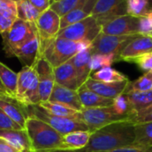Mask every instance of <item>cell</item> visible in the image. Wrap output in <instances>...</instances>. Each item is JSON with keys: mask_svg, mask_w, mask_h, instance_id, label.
Returning <instances> with one entry per match:
<instances>
[{"mask_svg": "<svg viewBox=\"0 0 152 152\" xmlns=\"http://www.w3.org/2000/svg\"><path fill=\"white\" fill-rule=\"evenodd\" d=\"M129 79L123 82L117 83H103L99 82L91 77H90L87 82L84 83L90 90L98 93L99 95L107 98V99H115L121 94H124L129 85Z\"/></svg>", "mask_w": 152, "mask_h": 152, "instance_id": "obj_15", "label": "cell"}, {"mask_svg": "<svg viewBox=\"0 0 152 152\" xmlns=\"http://www.w3.org/2000/svg\"><path fill=\"white\" fill-rule=\"evenodd\" d=\"M1 36L4 51L7 56L11 57L15 50L38 36V31L35 23L17 19L10 30L1 34Z\"/></svg>", "mask_w": 152, "mask_h": 152, "instance_id": "obj_3", "label": "cell"}, {"mask_svg": "<svg viewBox=\"0 0 152 152\" xmlns=\"http://www.w3.org/2000/svg\"><path fill=\"white\" fill-rule=\"evenodd\" d=\"M25 109L28 116H35L44 121L62 135H65L75 131H89L87 125L82 120L71 119L51 115L39 105L25 107Z\"/></svg>", "mask_w": 152, "mask_h": 152, "instance_id": "obj_6", "label": "cell"}, {"mask_svg": "<svg viewBox=\"0 0 152 152\" xmlns=\"http://www.w3.org/2000/svg\"><path fill=\"white\" fill-rule=\"evenodd\" d=\"M39 106H40L43 109H45L49 114L56 115V116L82 120V112L75 110V109H73L70 107H67L64 104L47 101V102L39 104Z\"/></svg>", "mask_w": 152, "mask_h": 152, "instance_id": "obj_26", "label": "cell"}, {"mask_svg": "<svg viewBox=\"0 0 152 152\" xmlns=\"http://www.w3.org/2000/svg\"><path fill=\"white\" fill-rule=\"evenodd\" d=\"M127 15L126 0H98L92 15L102 27L115 17Z\"/></svg>", "mask_w": 152, "mask_h": 152, "instance_id": "obj_12", "label": "cell"}, {"mask_svg": "<svg viewBox=\"0 0 152 152\" xmlns=\"http://www.w3.org/2000/svg\"><path fill=\"white\" fill-rule=\"evenodd\" d=\"M85 0H57L52 1L50 8L60 17L64 16L73 9L80 7Z\"/></svg>", "mask_w": 152, "mask_h": 152, "instance_id": "obj_31", "label": "cell"}, {"mask_svg": "<svg viewBox=\"0 0 152 152\" xmlns=\"http://www.w3.org/2000/svg\"><path fill=\"white\" fill-rule=\"evenodd\" d=\"M13 24H14L13 22L9 21L8 19H7L5 16H3L0 14V34H3L7 31H9Z\"/></svg>", "mask_w": 152, "mask_h": 152, "instance_id": "obj_43", "label": "cell"}, {"mask_svg": "<svg viewBox=\"0 0 152 152\" xmlns=\"http://www.w3.org/2000/svg\"><path fill=\"white\" fill-rule=\"evenodd\" d=\"M23 128L0 108V131L22 130Z\"/></svg>", "mask_w": 152, "mask_h": 152, "instance_id": "obj_38", "label": "cell"}, {"mask_svg": "<svg viewBox=\"0 0 152 152\" xmlns=\"http://www.w3.org/2000/svg\"><path fill=\"white\" fill-rule=\"evenodd\" d=\"M97 1L98 0H85L80 7L61 17V29L91 16Z\"/></svg>", "mask_w": 152, "mask_h": 152, "instance_id": "obj_21", "label": "cell"}, {"mask_svg": "<svg viewBox=\"0 0 152 152\" xmlns=\"http://www.w3.org/2000/svg\"><path fill=\"white\" fill-rule=\"evenodd\" d=\"M150 122H152V105L136 112L131 119V123H132L133 124H145Z\"/></svg>", "mask_w": 152, "mask_h": 152, "instance_id": "obj_37", "label": "cell"}, {"mask_svg": "<svg viewBox=\"0 0 152 152\" xmlns=\"http://www.w3.org/2000/svg\"><path fill=\"white\" fill-rule=\"evenodd\" d=\"M126 91H152V72H148L133 82H130Z\"/></svg>", "mask_w": 152, "mask_h": 152, "instance_id": "obj_34", "label": "cell"}, {"mask_svg": "<svg viewBox=\"0 0 152 152\" xmlns=\"http://www.w3.org/2000/svg\"><path fill=\"white\" fill-rule=\"evenodd\" d=\"M149 35H150V36H151V37H152V32H151V33H150V34H149Z\"/></svg>", "mask_w": 152, "mask_h": 152, "instance_id": "obj_49", "label": "cell"}, {"mask_svg": "<svg viewBox=\"0 0 152 152\" xmlns=\"http://www.w3.org/2000/svg\"><path fill=\"white\" fill-rule=\"evenodd\" d=\"M135 142L138 145H152V122L134 124Z\"/></svg>", "mask_w": 152, "mask_h": 152, "instance_id": "obj_30", "label": "cell"}, {"mask_svg": "<svg viewBox=\"0 0 152 152\" xmlns=\"http://www.w3.org/2000/svg\"><path fill=\"white\" fill-rule=\"evenodd\" d=\"M48 101L64 104L67 107H70L80 112L83 109V107L81 102L77 91H73V90L63 87L57 83L55 84V87L53 89L52 94Z\"/></svg>", "mask_w": 152, "mask_h": 152, "instance_id": "obj_17", "label": "cell"}, {"mask_svg": "<svg viewBox=\"0 0 152 152\" xmlns=\"http://www.w3.org/2000/svg\"><path fill=\"white\" fill-rule=\"evenodd\" d=\"M124 94L128 99L132 115L136 112L152 105V91H125Z\"/></svg>", "mask_w": 152, "mask_h": 152, "instance_id": "obj_25", "label": "cell"}, {"mask_svg": "<svg viewBox=\"0 0 152 152\" xmlns=\"http://www.w3.org/2000/svg\"><path fill=\"white\" fill-rule=\"evenodd\" d=\"M152 52V37L150 35H138L121 52L119 61L132 62L145 54Z\"/></svg>", "mask_w": 152, "mask_h": 152, "instance_id": "obj_14", "label": "cell"}, {"mask_svg": "<svg viewBox=\"0 0 152 152\" xmlns=\"http://www.w3.org/2000/svg\"><path fill=\"white\" fill-rule=\"evenodd\" d=\"M26 130L35 152H52L62 150L63 136L44 121L29 115Z\"/></svg>", "mask_w": 152, "mask_h": 152, "instance_id": "obj_2", "label": "cell"}, {"mask_svg": "<svg viewBox=\"0 0 152 152\" xmlns=\"http://www.w3.org/2000/svg\"><path fill=\"white\" fill-rule=\"evenodd\" d=\"M13 56L17 57L23 66L34 67L39 58L41 56L39 35L15 50Z\"/></svg>", "mask_w": 152, "mask_h": 152, "instance_id": "obj_18", "label": "cell"}, {"mask_svg": "<svg viewBox=\"0 0 152 152\" xmlns=\"http://www.w3.org/2000/svg\"><path fill=\"white\" fill-rule=\"evenodd\" d=\"M31 3L42 14L50 8L52 0H30Z\"/></svg>", "mask_w": 152, "mask_h": 152, "instance_id": "obj_42", "label": "cell"}, {"mask_svg": "<svg viewBox=\"0 0 152 152\" xmlns=\"http://www.w3.org/2000/svg\"><path fill=\"white\" fill-rule=\"evenodd\" d=\"M0 152H18L9 142L0 138Z\"/></svg>", "mask_w": 152, "mask_h": 152, "instance_id": "obj_44", "label": "cell"}, {"mask_svg": "<svg viewBox=\"0 0 152 152\" xmlns=\"http://www.w3.org/2000/svg\"><path fill=\"white\" fill-rule=\"evenodd\" d=\"M54 72L56 83L73 91H78L80 88L77 72L72 60L54 68Z\"/></svg>", "mask_w": 152, "mask_h": 152, "instance_id": "obj_16", "label": "cell"}, {"mask_svg": "<svg viewBox=\"0 0 152 152\" xmlns=\"http://www.w3.org/2000/svg\"><path fill=\"white\" fill-rule=\"evenodd\" d=\"M79 53L78 42L56 37L40 47V55L54 67L71 60Z\"/></svg>", "mask_w": 152, "mask_h": 152, "instance_id": "obj_5", "label": "cell"}, {"mask_svg": "<svg viewBox=\"0 0 152 152\" xmlns=\"http://www.w3.org/2000/svg\"><path fill=\"white\" fill-rule=\"evenodd\" d=\"M18 19L36 23L41 13L31 3L30 0H20L17 2Z\"/></svg>", "mask_w": 152, "mask_h": 152, "instance_id": "obj_28", "label": "cell"}, {"mask_svg": "<svg viewBox=\"0 0 152 152\" xmlns=\"http://www.w3.org/2000/svg\"><path fill=\"white\" fill-rule=\"evenodd\" d=\"M148 3V6L150 7V9H152V0H147Z\"/></svg>", "mask_w": 152, "mask_h": 152, "instance_id": "obj_47", "label": "cell"}, {"mask_svg": "<svg viewBox=\"0 0 152 152\" xmlns=\"http://www.w3.org/2000/svg\"><path fill=\"white\" fill-rule=\"evenodd\" d=\"M107 152H152V145H138L133 144L120 148H116Z\"/></svg>", "mask_w": 152, "mask_h": 152, "instance_id": "obj_41", "label": "cell"}, {"mask_svg": "<svg viewBox=\"0 0 152 152\" xmlns=\"http://www.w3.org/2000/svg\"><path fill=\"white\" fill-rule=\"evenodd\" d=\"M138 35L140 34L115 36L100 32L91 43V53L92 55H115L117 58V61H119V56L121 52Z\"/></svg>", "mask_w": 152, "mask_h": 152, "instance_id": "obj_9", "label": "cell"}, {"mask_svg": "<svg viewBox=\"0 0 152 152\" xmlns=\"http://www.w3.org/2000/svg\"><path fill=\"white\" fill-rule=\"evenodd\" d=\"M101 29L102 27L98 23L96 17L91 15L78 23L61 29L57 37L74 42L87 41L92 43L101 32Z\"/></svg>", "mask_w": 152, "mask_h": 152, "instance_id": "obj_7", "label": "cell"}, {"mask_svg": "<svg viewBox=\"0 0 152 152\" xmlns=\"http://www.w3.org/2000/svg\"><path fill=\"white\" fill-rule=\"evenodd\" d=\"M40 47L57 37L61 30V17L51 8L43 12L36 22Z\"/></svg>", "mask_w": 152, "mask_h": 152, "instance_id": "obj_10", "label": "cell"}, {"mask_svg": "<svg viewBox=\"0 0 152 152\" xmlns=\"http://www.w3.org/2000/svg\"><path fill=\"white\" fill-rule=\"evenodd\" d=\"M91 131H75L63 136L62 150H80L89 143L92 135Z\"/></svg>", "mask_w": 152, "mask_h": 152, "instance_id": "obj_24", "label": "cell"}, {"mask_svg": "<svg viewBox=\"0 0 152 152\" xmlns=\"http://www.w3.org/2000/svg\"><path fill=\"white\" fill-rule=\"evenodd\" d=\"M135 137V127L132 123L128 121L116 122L94 132L87 146L76 151L107 152L133 145Z\"/></svg>", "mask_w": 152, "mask_h": 152, "instance_id": "obj_1", "label": "cell"}, {"mask_svg": "<svg viewBox=\"0 0 152 152\" xmlns=\"http://www.w3.org/2000/svg\"><path fill=\"white\" fill-rule=\"evenodd\" d=\"M34 67L39 78L40 103H44L49 100L56 84L54 67L43 56L39 58Z\"/></svg>", "mask_w": 152, "mask_h": 152, "instance_id": "obj_13", "label": "cell"}, {"mask_svg": "<svg viewBox=\"0 0 152 152\" xmlns=\"http://www.w3.org/2000/svg\"><path fill=\"white\" fill-rule=\"evenodd\" d=\"M52 152H78L76 150H56V151H52Z\"/></svg>", "mask_w": 152, "mask_h": 152, "instance_id": "obj_46", "label": "cell"}, {"mask_svg": "<svg viewBox=\"0 0 152 152\" xmlns=\"http://www.w3.org/2000/svg\"><path fill=\"white\" fill-rule=\"evenodd\" d=\"M77 91L83 108L107 107H111L114 103V99L99 95L98 93L90 90L85 84L82 85Z\"/></svg>", "mask_w": 152, "mask_h": 152, "instance_id": "obj_22", "label": "cell"}, {"mask_svg": "<svg viewBox=\"0 0 152 152\" xmlns=\"http://www.w3.org/2000/svg\"><path fill=\"white\" fill-rule=\"evenodd\" d=\"M82 120L87 125L89 131L94 132L107 125L116 122H131L132 115H120L115 112L112 106L107 107L83 108L82 111Z\"/></svg>", "mask_w": 152, "mask_h": 152, "instance_id": "obj_8", "label": "cell"}, {"mask_svg": "<svg viewBox=\"0 0 152 152\" xmlns=\"http://www.w3.org/2000/svg\"><path fill=\"white\" fill-rule=\"evenodd\" d=\"M14 1H15V2H18V1H20V0H14Z\"/></svg>", "mask_w": 152, "mask_h": 152, "instance_id": "obj_48", "label": "cell"}, {"mask_svg": "<svg viewBox=\"0 0 152 152\" xmlns=\"http://www.w3.org/2000/svg\"><path fill=\"white\" fill-rule=\"evenodd\" d=\"M91 77L96 81L103 83H117L128 80L124 74L111 67H105L95 72H92Z\"/></svg>", "mask_w": 152, "mask_h": 152, "instance_id": "obj_29", "label": "cell"}, {"mask_svg": "<svg viewBox=\"0 0 152 152\" xmlns=\"http://www.w3.org/2000/svg\"><path fill=\"white\" fill-rule=\"evenodd\" d=\"M0 108L23 129H26L28 115L24 106L15 99L3 97L0 98Z\"/></svg>", "mask_w": 152, "mask_h": 152, "instance_id": "obj_19", "label": "cell"}, {"mask_svg": "<svg viewBox=\"0 0 152 152\" xmlns=\"http://www.w3.org/2000/svg\"><path fill=\"white\" fill-rule=\"evenodd\" d=\"M52 1H57V0H52Z\"/></svg>", "mask_w": 152, "mask_h": 152, "instance_id": "obj_50", "label": "cell"}, {"mask_svg": "<svg viewBox=\"0 0 152 152\" xmlns=\"http://www.w3.org/2000/svg\"><path fill=\"white\" fill-rule=\"evenodd\" d=\"M0 138L9 142L18 152H35L26 129L0 131Z\"/></svg>", "mask_w": 152, "mask_h": 152, "instance_id": "obj_20", "label": "cell"}, {"mask_svg": "<svg viewBox=\"0 0 152 152\" xmlns=\"http://www.w3.org/2000/svg\"><path fill=\"white\" fill-rule=\"evenodd\" d=\"M0 81L8 91L11 98L15 99L18 84V73L0 62Z\"/></svg>", "mask_w": 152, "mask_h": 152, "instance_id": "obj_27", "label": "cell"}, {"mask_svg": "<svg viewBox=\"0 0 152 152\" xmlns=\"http://www.w3.org/2000/svg\"><path fill=\"white\" fill-rule=\"evenodd\" d=\"M0 14L15 23L18 19L17 2L14 0H0Z\"/></svg>", "mask_w": 152, "mask_h": 152, "instance_id": "obj_35", "label": "cell"}, {"mask_svg": "<svg viewBox=\"0 0 152 152\" xmlns=\"http://www.w3.org/2000/svg\"><path fill=\"white\" fill-rule=\"evenodd\" d=\"M132 63H135L143 72H152V52L135 58Z\"/></svg>", "mask_w": 152, "mask_h": 152, "instance_id": "obj_40", "label": "cell"}, {"mask_svg": "<svg viewBox=\"0 0 152 152\" xmlns=\"http://www.w3.org/2000/svg\"><path fill=\"white\" fill-rule=\"evenodd\" d=\"M3 97H7V98H11V96L9 95L8 91H7V89L4 87V85L2 84L1 81H0V98ZM13 99V98H12Z\"/></svg>", "mask_w": 152, "mask_h": 152, "instance_id": "obj_45", "label": "cell"}, {"mask_svg": "<svg viewBox=\"0 0 152 152\" xmlns=\"http://www.w3.org/2000/svg\"><path fill=\"white\" fill-rule=\"evenodd\" d=\"M15 99L24 107L40 104L39 78L35 67L23 66L19 72Z\"/></svg>", "mask_w": 152, "mask_h": 152, "instance_id": "obj_4", "label": "cell"}, {"mask_svg": "<svg viewBox=\"0 0 152 152\" xmlns=\"http://www.w3.org/2000/svg\"><path fill=\"white\" fill-rule=\"evenodd\" d=\"M117 62V58L115 55H100L94 54L91 56L90 66L91 73L95 72L102 68L110 67L113 63Z\"/></svg>", "mask_w": 152, "mask_h": 152, "instance_id": "obj_32", "label": "cell"}, {"mask_svg": "<svg viewBox=\"0 0 152 152\" xmlns=\"http://www.w3.org/2000/svg\"><path fill=\"white\" fill-rule=\"evenodd\" d=\"M127 15L134 17H141L145 15L150 7L147 0H126Z\"/></svg>", "mask_w": 152, "mask_h": 152, "instance_id": "obj_33", "label": "cell"}, {"mask_svg": "<svg viewBox=\"0 0 152 152\" xmlns=\"http://www.w3.org/2000/svg\"><path fill=\"white\" fill-rule=\"evenodd\" d=\"M140 32L143 35H149L152 32V9L140 17Z\"/></svg>", "mask_w": 152, "mask_h": 152, "instance_id": "obj_39", "label": "cell"}, {"mask_svg": "<svg viewBox=\"0 0 152 152\" xmlns=\"http://www.w3.org/2000/svg\"><path fill=\"white\" fill-rule=\"evenodd\" d=\"M112 107L115 110V112L120 115H132V113L131 111L130 104L124 93L114 99V103L112 105Z\"/></svg>", "mask_w": 152, "mask_h": 152, "instance_id": "obj_36", "label": "cell"}, {"mask_svg": "<svg viewBox=\"0 0 152 152\" xmlns=\"http://www.w3.org/2000/svg\"><path fill=\"white\" fill-rule=\"evenodd\" d=\"M101 32L107 35H136L140 32V18L124 15L114 18L102 26Z\"/></svg>", "mask_w": 152, "mask_h": 152, "instance_id": "obj_11", "label": "cell"}, {"mask_svg": "<svg viewBox=\"0 0 152 152\" xmlns=\"http://www.w3.org/2000/svg\"><path fill=\"white\" fill-rule=\"evenodd\" d=\"M91 56L92 53L90 48L88 50L77 53L71 59L74 65L76 72H77L80 87L87 82V80L91 75V70L90 66Z\"/></svg>", "mask_w": 152, "mask_h": 152, "instance_id": "obj_23", "label": "cell"}]
</instances>
